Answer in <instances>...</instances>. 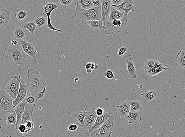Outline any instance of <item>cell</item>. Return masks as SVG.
<instances>
[{
	"label": "cell",
	"instance_id": "1",
	"mask_svg": "<svg viewBox=\"0 0 185 137\" xmlns=\"http://www.w3.org/2000/svg\"><path fill=\"white\" fill-rule=\"evenodd\" d=\"M28 73L26 83L28 86V94L35 95L42 91L46 85V83L40 73L32 68L29 69Z\"/></svg>",
	"mask_w": 185,
	"mask_h": 137
},
{
	"label": "cell",
	"instance_id": "2",
	"mask_svg": "<svg viewBox=\"0 0 185 137\" xmlns=\"http://www.w3.org/2000/svg\"><path fill=\"white\" fill-rule=\"evenodd\" d=\"M8 53L13 65L23 66L28 61V57L19 44L10 47L8 50Z\"/></svg>",
	"mask_w": 185,
	"mask_h": 137
},
{
	"label": "cell",
	"instance_id": "3",
	"mask_svg": "<svg viewBox=\"0 0 185 137\" xmlns=\"http://www.w3.org/2000/svg\"><path fill=\"white\" fill-rule=\"evenodd\" d=\"M128 15L124 16L120 20H114L112 22L107 21L105 24V34L111 35L114 33H121L126 28L128 22Z\"/></svg>",
	"mask_w": 185,
	"mask_h": 137
},
{
	"label": "cell",
	"instance_id": "4",
	"mask_svg": "<svg viewBox=\"0 0 185 137\" xmlns=\"http://www.w3.org/2000/svg\"><path fill=\"white\" fill-rule=\"evenodd\" d=\"M101 8L94 7L87 10L76 11L75 17L85 22L101 19Z\"/></svg>",
	"mask_w": 185,
	"mask_h": 137
},
{
	"label": "cell",
	"instance_id": "5",
	"mask_svg": "<svg viewBox=\"0 0 185 137\" xmlns=\"http://www.w3.org/2000/svg\"><path fill=\"white\" fill-rule=\"evenodd\" d=\"M115 117H110L99 129L90 133L91 137H110L114 127Z\"/></svg>",
	"mask_w": 185,
	"mask_h": 137
},
{
	"label": "cell",
	"instance_id": "6",
	"mask_svg": "<svg viewBox=\"0 0 185 137\" xmlns=\"http://www.w3.org/2000/svg\"><path fill=\"white\" fill-rule=\"evenodd\" d=\"M60 7L58 4H56L52 2V1H46L43 6L42 9L43 10V14L44 16H46L47 17V27L49 30H52L54 31H57L60 33H62V29H58L54 28L52 25L51 21L50 16L52 12L54 10L59 9Z\"/></svg>",
	"mask_w": 185,
	"mask_h": 137
},
{
	"label": "cell",
	"instance_id": "7",
	"mask_svg": "<svg viewBox=\"0 0 185 137\" xmlns=\"http://www.w3.org/2000/svg\"><path fill=\"white\" fill-rule=\"evenodd\" d=\"M19 84V88L18 94L16 99L13 100L12 107L13 109L18 104L23 101L28 94V86L24 82L23 79L21 76L13 74Z\"/></svg>",
	"mask_w": 185,
	"mask_h": 137
},
{
	"label": "cell",
	"instance_id": "8",
	"mask_svg": "<svg viewBox=\"0 0 185 137\" xmlns=\"http://www.w3.org/2000/svg\"><path fill=\"white\" fill-rule=\"evenodd\" d=\"M13 101V99L6 91H0V109L9 113L14 112Z\"/></svg>",
	"mask_w": 185,
	"mask_h": 137
},
{
	"label": "cell",
	"instance_id": "9",
	"mask_svg": "<svg viewBox=\"0 0 185 137\" xmlns=\"http://www.w3.org/2000/svg\"><path fill=\"white\" fill-rule=\"evenodd\" d=\"M18 41L23 52L32 58L34 64H36L37 62L36 56L37 51L36 50L34 45L32 43L25 41L24 40H19Z\"/></svg>",
	"mask_w": 185,
	"mask_h": 137
},
{
	"label": "cell",
	"instance_id": "10",
	"mask_svg": "<svg viewBox=\"0 0 185 137\" xmlns=\"http://www.w3.org/2000/svg\"><path fill=\"white\" fill-rule=\"evenodd\" d=\"M19 88L18 81L13 74L12 75V79L8 82L6 87V92L9 95L13 100L17 97Z\"/></svg>",
	"mask_w": 185,
	"mask_h": 137
},
{
	"label": "cell",
	"instance_id": "11",
	"mask_svg": "<svg viewBox=\"0 0 185 137\" xmlns=\"http://www.w3.org/2000/svg\"><path fill=\"white\" fill-rule=\"evenodd\" d=\"M101 1V6L102 12L101 20L103 25L105 26L106 23L109 18L112 4L111 3V1H109V0H102Z\"/></svg>",
	"mask_w": 185,
	"mask_h": 137
},
{
	"label": "cell",
	"instance_id": "12",
	"mask_svg": "<svg viewBox=\"0 0 185 137\" xmlns=\"http://www.w3.org/2000/svg\"><path fill=\"white\" fill-rule=\"evenodd\" d=\"M98 116L95 111H86V116L84 120V124L82 129L90 132L92 127L94 124Z\"/></svg>",
	"mask_w": 185,
	"mask_h": 137
},
{
	"label": "cell",
	"instance_id": "13",
	"mask_svg": "<svg viewBox=\"0 0 185 137\" xmlns=\"http://www.w3.org/2000/svg\"><path fill=\"white\" fill-rule=\"evenodd\" d=\"M133 3V1L125 0L119 5H112V7L115 8L118 11L124 13L125 15H128L130 12H132V13L135 12V8Z\"/></svg>",
	"mask_w": 185,
	"mask_h": 137
},
{
	"label": "cell",
	"instance_id": "14",
	"mask_svg": "<svg viewBox=\"0 0 185 137\" xmlns=\"http://www.w3.org/2000/svg\"><path fill=\"white\" fill-rule=\"evenodd\" d=\"M36 106L37 105L31 106V105L27 104L26 106H25V111H24V113L22 117V119L18 124V126L20 124H25L28 121H32L33 113Z\"/></svg>",
	"mask_w": 185,
	"mask_h": 137
},
{
	"label": "cell",
	"instance_id": "15",
	"mask_svg": "<svg viewBox=\"0 0 185 137\" xmlns=\"http://www.w3.org/2000/svg\"><path fill=\"white\" fill-rule=\"evenodd\" d=\"M117 115L120 118L127 117L130 112V106L128 102L123 101L120 105L117 106Z\"/></svg>",
	"mask_w": 185,
	"mask_h": 137
},
{
	"label": "cell",
	"instance_id": "16",
	"mask_svg": "<svg viewBox=\"0 0 185 137\" xmlns=\"http://www.w3.org/2000/svg\"><path fill=\"white\" fill-rule=\"evenodd\" d=\"M127 74L128 77L135 79L137 77L136 68L135 67L134 61L132 57L128 58L126 62Z\"/></svg>",
	"mask_w": 185,
	"mask_h": 137
},
{
	"label": "cell",
	"instance_id": "17",
	"mask_svg": "<svg viewBox=\"0 0 185 137\" xmlns=\"http://www.w3.org/2000/svg\"><path fill=\"white\" fill-rule=\"evenodd\" d=\"M111 116L110 114L104 111L102 115L98 116L94 124L92 127L90 133L91 132L99 129L104 123Z\"/></svg>",
	"mask_w": 185,
	"mask_h": 137
},
{
	"label": "cell",
	"instance_id": "18",
	"mask_svg": "<svg viewBox=\"0 0 185 137\" xmlns=\"http://www.w3.org/2000/svg\"><path fill=\"white\" fill-rule=\"evenodd\" d=\"M140 96L144 102L152 101L158 97V92L157 90H148L141 93Z\"/></svg>",
	"mask_w": 185,
	"mask_h": 137
},
{
	"label": "cell",
	"instance_id": "19",
	"mask_svg": "<svg viewBox=\"0 0 185 137\" xmlns=\"http://www.w3.org/2000/svg\"><path fill=\"white\" fill-rule=\"evenodd\" d=\"M26 104V102L23 100V101L18 104L14 108V112L16 113V116H17V122H16V129H17L18 124L22 119Z\"/></svg>",
	"mask_w": 185,
	"mask_h": 137
},
{
	"label": "cell",
	"instance_id": "20",
	"mask_svg": "<svg viewBox=\"0 0 185 137\" xmlns=\"http://www.w3.org/2000/svg\"><path fill=\"white\" fill-rule=\"evenodd\" d=\"M76 6V11L87 10L94 7L91 0H78Z\"/></svg>",
	"mask_w": 185,
	"mask_h": 137
},
{
	"label": "cell",
	"instance_id": "21",
	"mask_svg": "<svg viewBox=\"0 0 185 137\" xmlns=\"http://www.w3.org/2000/svg\"><path fill=\"white\" fill-rule=\"evenodd\" d=\"M126 118L127 119L129 124H139L141 122L142 119L141 112L130 111Z\"/></svg>",
	"mask_w": 185,
	"mask_h": 137
},
{
	"label": "cell",
	"instance_id": "22",
	"mask_svg": "<svg viewBox=\"0 0 185 137\" xmlns=\"http://www.w3.org/2000/svg\"><path fill=\"white\" fill-rule=\"evenodd\" d=\"M13 37L18 41L24 40L27 37V33L25 29L22 27H19L12 31Z\"/></svg>",
	"mask_w": 185,
	"mask_h": 137
},
{
	"label": "cell",
	"instance_id": "23",
	"mask_svg": "<svg viewBox=\"0 0 185 137\" xmlns=\"http://www.w3.org/2000/svg\"><path fill=\"white\" fill-rule=\"evenodd\" d=\"M168 69V67H164L162 64H157L148 70L146 74L150 76H155L159 73L166 71Z\"/></svg>",
	"mask_w": 185,
	"mask_h": 137
},
{
	"label": "cell",
	"instance_id": "24",
	"mask_svg": "<svg viewBox=\"0 0 185 137\" xmlns=\"http://www.w3.org/2000/svg\"><path fill=\"white\" fill-rule=\"evenodd\" d=\"M125 13L118 11L115 7H111L110 13L108 19L109 22L120 20L124 16Z\"/></svg>",
	"mask_w": 185,
	"mask_h": 137
},
{
	"label": "cell",
	"instance_id": "25",
	"mask_svg": "<svg viewBox=\"0 0 185 137\" xmlns=\"http://www.w3.org/2000/svg\"><path fill=\"white\" fill-rule=\"evenodd\" d=\"M85 23L92 30H106V28L103 25L101 19L98 20L87 21Z\"/></svg>",
	"mask_w": 185,
	"mask_h": 137
},
{
	"label": "cell",
	"instance_id": "26",
	"mask_svg": "<svg viewBox=\"0 0 185 137\" xmlns=\"http://www.w3.org/2000/svg\"><path fill=\"white\" fill-rule=\"evenodd\" d=\"M86 116V111H82L80 112L75 113L73 114V120L78 126L82 128L84 124V120Z\"/></svg>",
	"mask_w": 185,
	"mask_h": 137
},
{
	"label": "cell",
	"instance_id": "27",
	"mask_svg": "<svg viewBox=\"0 0 185 137\" xmlns=\"http://www.w3.org/2000/svg\"><path fill=\"white\" fill-rule=\"evenodd\" d=\"M131 112H141L142 109V104L138 100H131L128 102Z\"/></svg>",
	"mask_w": 185,
	"mask_h": 137
},
{
	"label": "cell",
	"instance_id": "28",
	"mask_svg": "<svg viewBox=\"0 0 185 137\" xmlns=\"http://www.w3.org/2000/svg\"><path fill=\"white\" fill-rule=\"evenodd\" d=\"M129 51V48L127 45L121 43L117 46L115 53L117 56L120 58L126 55Z\"/></svg>",
	"mask_w": 185,
	"mask_h": 137
},
{
	"label": "cell",
	"instance_id": "29",
	"mask_svg": "<svg viewBox=\"0 0 185 137\" xmlns=\"http://www.w3.org/2000/svg\"><path fill=\"white\" fill-rule=\"evenodd\" d=\"M176 61L181 68H185V50L182 49L176 57Z\"/></svg>",
	"mask_w": 185,
	"mask_h": 137
},
{
	"label": "cell",
	"instance_id": "30",
	"mask_svg": "<svg viewBox=\"0 0 185 137\" xmlns=\"http://www.w3.org/2000/svg\"><path fill=\"white\" fill-rule=\"evenodd\" d=\"M28 12L18 8L15 14V19L18 22H22L28 17Z\"/></svg>",
	"mask_w": 185,
	"mask_h": 137
},
{
	"label": "cell",
	"instance_id": "31",
	"mask_svg": "<svg viewBox=\"0 0 185 137\" xmlns=\"http://www.w3.org/2000/svg\"><path fill=\"white\" fill-rule=\"evenodd\" d=\"M22 28L28 30L32 35H33L34 32L37 30V25L34 23L33 21L24 23Z\"/></svg>",
	"mask_w": 185,
	"mask_h": 137
},
{
	"label": "cell",
	"instance_id": "32",
	"mask_svg": "<svg viewBox=\"0 0 185 137\" xmlns=\"http://www.w3.org/2000/svg\"><path fill=\"white\" fill-rule=\"evenodd\" d=\"M5 119L8 125H10L13 124L15 126H16L17 116L14 112L10 113L8 114L5 116Z\"/></svg>",
	"mask_w": 185,
	"mask_h": 137
},
{
	"label": "cell",
	"instance_id": "33",
	"mask_svg": "<svg viewBox=\"0 0 185 137\" xmlns=\"http://www.w3.org/2000/svg\"><path fill=\"white\" fill-rule=\"evenodd\" d=\"M160 63L157 60L154 59H150L146 61L144 64V70L145 73L148 71V70L151 69L154 66L157 64H160Z\"/></svg>",
	"mask_w": 185,
	"mask_h": 137
},
{
	"label": "cell",
	"instance_id": "34",
	"mask_svg": "<svg viewBox=\"0 0 185 137\" xmlns=\"http://www.w3.org/2000/svg\"><path fill=\"white\" fill-rule=\"evenodd\" d=\"M58 2L60 7L67 8L76 5L77 1L76 0H58Z\"/></svg>",
	"mask_w": 185,
	"mask_h": 137
},
{
	"label": "cell",
	"instance_id": "35",
	"mask_svg": "<svg viewBox=\"0 0 185 137\" xmlns=\"http://www.w3.org/2000/svg\"><path fill=\"white\" fill-rule=\"evenodd\" d=\"M24 101L26 102L27 104L31 105V106L37 105L38 102L35 98V95L33 94H27Z\"/></svg>",
	"mask_w": 185,
	"mask_h": 137
},
{
	"label": "cell",
	"instance_id": "36",
	"mask_svg": "<svg viewBox=\"0 0 185 137\" xmlns=\"http://www.w3.org/2000/svg\"><path fill=\"white\" fill-rule=\"evenodd\" d=\"M0 19H5L10 22L11 19V14L8 10L0 8Z\"/></svg>",
	"mask_w": 185,
	"mask_h": 137
},
{
	"label": "cell",
	"instance_id": "37",
	"mask_svg": "<svg viewBox=\"0 0 185 137\" xmlns=\"http://www.w3.org/2000/svg\"><path fill=\"white\" fill-rule=\"evenodd\" d=\"M33 22L39 28L45 26L47 23V20L45 18L44 16L41 18L36 17L34 19Z\"/></svg>",
	"mask_w": 185,
	"mask_h": 137
},
{
	"label": "cell",
	"instance_id": "38",
	"mask_svg": "<svg viewBox=\"0 0 185 137\" xmlns=\"http://www.w3.org/2000/svg\"><path fill=\"white\" fill-rule=\"evenodd\" d=\"M46 85L45 86L42 91L40 92L35 95V98L37 101L41 100L45 97V94H46Z\"/></svg>",
	"mask_w": 185,
	"mask_h": 137
},
{
	"label": "cell",
	"instance_id": "39",
	"mask_svg": "<svg viewBox=\"0 0 185 137\" xmlns=\"http://www.w3.org/2000/svg\"><path fill=\"white\" fill-rule=\"evenodd\" d=\"M17 130L19 131L21 133L24 135H26L28 133L27 128L25 124H22L19 125L18 126Z\"/></svg>",
	"mask_w": 185,
	"mask_h": 137
},
{
	"label": "cell",
	"instance_id": "40",
	"mask_svg": "<svg viewBox=\"0 0 185 137\" xmlns=\"http://www.w3.org/2000/svg\"><path fill=\"white\" fill-rule=\"evenodd\" d=\"M105 76L106 78L108 79H115V76H114L113 72L111 69L108 70L105 74Z\"/></svg>",
	"mask_w": 185,
	"mask_h": 137
},
{
	"label": "cell",
	"instance_id": "41",
	"mask_svg": "<svg viewBox=\"0 0 185 137\" xmlns=\"http://www.w3.org/2000/svg\"><path fill=\"white\" fill-rule=\"evenodd\" d=\"M25 124L26 126L27 130H28V133L34 128V124L32 121H28Z\"/></svg>",
	"mask_w": 185,
	"mask_h": 137
},
{
	"label": "cell",
	"instance_id": "42",
	"mask_svg": "<svg viewBox=\"0 0 185 137\" xmlns=\"http://www.w3.org/2000/svg\"><path fill=\"white\" fill-rule=\"evenodd\" d=\"M78 126L77 124H72L70 125L67 127V130L70 131L75 132L78 129Z\"/></svg>",
	"mask_w": 185,
	"mask_h": 137
},
{
	"label": "cell",
	"instance_id": "43",
	"mask_svg": "<svg viewBox=\"0 0 185 137\" xmlns=\"http://www.w3.org/2000/svg\"><path fill=\"white\" fill-rule=\"evenodd\" d=\"M9 21L5 19H0V28H5L8 24Z\"/></svg>",
	"mask_w": 185,
	"mask_h": 137
},
{
	"label": "cell",
	"instance_id": "44",
	"mask_svg": "<svg viewBox=\"0 0 185 137\" xmlns=\"http://www.w3.org/2000/svg\"><path fill=\"white\" fill-rule=\"evenodd\" d=\"M94 7L101 8V1L100 0H92Z\"/></svg>",
	"mask_w": 185,
	"mask_h": 137
},
{
	"label": "cell",
	"instance_id": "45",
	"mask_svg": "<svg viewBox=\"0 0 185 137\" xmlns=\"http://www.w3.org/2000/svg\"><path fill=\"white\" fill-rule=\"evenodd\" d=\"M111 2L112 5L118 6L122 3L124 2V1L123 0H112Z\"/></svg>",
	"mask_w": 185,
	"mask_h": 137
},
{
	"label": "cell",
	"instance_id": "46",
	"mask_svg": "<svg viewBox=\"0 0 185 137\" xmlns=\"http://www.w3.org/2000/svg\"><path fill=\"white\" fill-rule=\"evenodd\" d=\"M104 111H105L102 108H98L96 110L95 112L97 116H101L103 115Z\"/></svg>",
	"mask_w": 185,
	"mask_h": 137
},
{
	"label": "cell",
	"instance_id": "47",
	"mask_svg": "<svg viewBox=\"0 0 185 137\" xmlns=\"http://www.w3.org/2000/svg\"><path fill=\"white\" fill-rule=\"evenodd\" d=\"M12 46H16L18 44V42L17 41H15V40H12L11 41Z\"/></svg>",
	"mask_w": 185,
	"mask_h": 137
},
{
	"label": "cell",
	"instance_id": "48",
	"mask_svg": "<svg viewBox=\"0 0 185 137\" xmlns=\"http://www.w3.org/2000/svg\"><path fill=\"white\" fill-rule=\"evenodd\" d=\"M89 63L90 64V68H91V70H94V63L91 62H90Z\"/></svg>",
	"mask_w": 185,
	"mask_h": 137
},
{
	"label": "cell",
	"instance_id": "49",
	"mask_svg": "<svg viewBox=\"0 0 185 137\" xmlns=\"http://www.w3.org/2000/svg\"><path fill=\"white\" fill-rule=\"evenodd\" d=\"M85 68L86 70L87 69H90V64L89 63H87V64H86Z\"/></svg>",
	"mask_w": 185,
	"mask_h": 137
},
{
	"label": "cell",
	"instance_id": "50",
	"mask_svg": "<svg viewBox=\"0 0 185 137\" xmlns=\"http://www.w3.org/2000/svg\"><path fill=\"white\" fill-rule=\"evenodd\" d=\"M86 71L87 73L90 74L92 72V70L90 68L87 69V70H86Z\"/></svg>",
	"mask_w": 185,
	"mask_h": 137
},
{
	"label": "cell",
	"instance_id": "51",
	"mask_svg": "<svg viewBox=\"0 0 185 137\" xmlns=\"http://www.w3.org/2000/svg\"><path fill=\"white\" fill-rule=\"evenodd\" d=\"M98 68V66L97 64H95L94 66V70H97Z\"/></svg>",
	"mask_w": 185,
	"mask_h": 137
}]
</instances>
